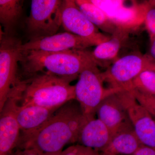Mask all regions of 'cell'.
<instances>
[{
  "instance_id": "obj_11",
  "label": "cell",
  "mask_w": 155,
  "mask_h": 155,
  "mask_svg": "<svg viewBox=\"0 0 155 155\" xmlns=\"http://www.w3.org/2000/svg\"><path fill=\"white\" fill-rule=\"evenodd\" d=\"M95 46L88 40L66 31L31 39L22 44V51L61 52L71 50H85Z\"/></svg>"
},
{
  "instance_id": "obj_12",
  "label": "cell",
  "mask_w": 155,
  "mask_h": 155,
  "mask_svg": "<svg viewBox=\"0 0 155 155\" xmlns=\"http://www.w3.org/2000/svg\"><path fill=\"white\" fill-rule=\"evenodd\" d=\"M16 102L14 95L10 94L0 111V155H12L19 142L21 130L15 116Z\"/></svg>"
},
{
  "instance_id": "obj_20",
  "label": "cell",
  "mask_w": 155,
  "mask_h": 155,
  "mask_svg": "<svg viewBox=\"0 0 155 155\" xmlns=\"http://www.w3.org/2000/svg\"><path fill=\"white\" fill-rule=\"evenodd\" d=\"M132 89L147 94L155 95V61L149 68L145 69L132 82Z\"/></svg>"
},
{
  "instance_id": "obj_29",
  "label": "cell",
  "mask_w": 155,
  "mask_h": 155,
  "mask_svg": "<svg viewBox=\"0 0 155 155\" xmlns=\"http://www.w3.org/2000/svg\"><path fill=\"white\" fill-rule=\"evenodd\" d=\"M147 1L152 5L155 7V0H147Z\"/></svg>"
},
{
  "instance_id": "obj_8",
  "label": "cell",
  "mask_w": 155,
  "mask_h": 155,
  "mask_svg": "<svg viewBox=\"0 0 155 155\" xmlns=\"http://www.w3.org/2000/svg\"><path fill=\"white\" fill-rule=\"evenodd\" d=\"M127 110L134 130L142 144L155 150V120L145 107L142 105L130 91L117 93Z\"/></svg>"
},
{
  "instance_id": "obj_25",
  "label": "cell",
  "mask_w": 155,
  "mask_h": 155,
  "mask_svg": "<svg viewBox=\"0 0 155 155\" xmlns=\"http://www.w3.org/2000/svg\"><path fill=\"white\" fill-rule=\"evenodd\" d=\"M62 155H81L79 144L69 147L62 151Z\"/></svg>"
},
{
  "instance_id": "obj_6",
  "label": "cell",
  "mask_w": 155,
  "mask_h": 155,
  "mask_svg": "<svg viewBox=\"0 0 155 155\" xmlns=\"http://www.w3.org/2000/svg\"><path fill=\"white\" fill-rule=\"evenodd\" d=\"M62 0H31L30 14L26 19L31 39L57 33L62 26Z\"/></svg>"
},
{
  "instance_id": "obj_1",
  "label": "cell",
  "mask_w": 155,
  "mask_h": 155,
  "mask_svg": "<svg viewBox=\"0 0 155 155\" xmlns=\"http://www.w3.org/2000/svg\"><path fill=\"white\" fill-rule=\"evenodd\" d=\"M87 120L78 102L69 101L40 127L21 132L17 149H34L42 153L63 151L65 145L78 141Z\"/></svg>"
},
{
  "instance_id": "obj_28",
  "label": "cell",
  "mask_w": 155,
  "mask_h": 155,
  "mask_svg": "<svg viewBox=\"0 0 155 155\" xmlns=\"http://www.w3.org/2000/svg\"><path fill=\"white\" fill-rule=\"evenodd\" d=\"M39 153L40 155H62V151L58 153H42L39 152Z\"/></svg>"
},
{
  "instance_id": "obj_26",
  "label": "cell",
  "mask_w": 155,
  "mask_h": 155,
  "mask_svg": "<svg viewBox=\"0 0 155 155\" xmlns=\"http://www.w3.org/2000/svg\"><path fill=\"white\" fill-rule=\"evenodd\" d=\"M79 147L81 155H100L99 152L96 150L80 144H79Z\"/></svg>"
},
{
  "instance_id": "obj_27",
  "label": "cell",
  "mask_w": 155,
  "mask_h": 155,
  "mask_svg": "<svg viewBox=\"0 0 155 155\" xmlns=\"http://www.w3.org/2000/svg\"><path fill=\"white\" fill-rule=\"evenodd\" d=\"M150 39V44L149 54L148 55L151 58L155 61V37Z\"/></svg>"
},
{
  "instance_id": "obj_16",
  "label": "cell",
  "mask_w": 155,
  "mask_h": 155,
  "mask_svg": "<svg viewBox=\"0 0 155 155\" xmlns=\"http://www.w3.org/2000/svg\"><path fill=\"white\" fill-rule=\"evenodd\" d=\"M126 31L119 29L107 40L96 46L91 54L98 66L109 67L117 60L123 41L127 35Z\"/></svg>"
},
{
  "instance_id": "obj_15",
  "label": "cell",
  "mask_w": 155,
  "mask_h": 155,
  "mask_svg": "<svg viewBox=\"0 0 155 155\" xmlns=\"http://www.w3.org/2000/svg\"><path fill=\"white\" fill-rule=\"evenodd\" d=\"M58 109L34 105L20 106L17 104V100L15 114L21 132L31 131L40 127L51 118Z\"/></svg>"
},
{
  "instance_id": "obj_4",
  "label": "cell",
  "mask_w": 155,
  "mask_h": 155,
  "mask_svg": "<svg viewBox=\"0 0 155 155\" xmlns=\"http://www.w3.org/2000/svg\"><path fill=\"white\" fill-rule=\"evenodd\" d=\"M75 86V100L87 119L95 117L97 109L106 97L119 91L106 88L102 72L94 61L81 72Z\"/></svg>"
},
{
  "instance_id": "obj_3",
  "label": "cell",
  "mask_w": 155,
  "mask_h": 155,
  "mask_svg": "<svg viewBox=\"0 0 155 155\" xmlns=\"http://www.w3.org/2000/svg\"><path fill=\"white\" fill-rule=\"evenodd\" d=\"M71 82L56 75L40 73L19 79L13 91L19 105L59 108L75 99V86L71 85Z\"/></svg>"
},
{
  "instance_id": "obj_19",
  "label": "cell",
  "mask_w": 155,
  "mask_h": 155,
  "mask_svg": "<svg viewBox=\"0 0 155 155\" xmlns=\"http://www.w3.org/2000/svg\"><path fill=\"white\" fill-rule=\"evenodd\" d=\"M23 0H0V22L7 34L22 14Z\"/></svg>"
},
{
  "instance_id": "obj_10",
  "label": "cell",
  "mask_w": 155,
  "mask_h": 155,
  "mask_svg": "<svg viewBox=\"0 0 155 155\" xmlns=\"http://www.w3.org/2000/svg\"><path fill=\"white\" fill-rule=\"evenodd\" d=\"M120 29L127 30L144 23L147 3L127 5V0H90Z\"/></svg>"
},
{
  "instance_id": "obj_18",
  "label": "cell",
  "mask_w": 155,
  "mask_h": 155,
  "mask_svg": "<svg viewBox=\"0 0 155 155\" xmlns=\"http://www.w3.org/2000/svg\"><path fill=\"white\" fill-rule=\"evenodd\" d=\"M78 8L86 18L104 32L113 35L119 28L105 13L90 0H75Z\"/></svg>"
},
{
  "instance_id": "obj_21",
  "label": "cell",
  "mask_w": 155,
  "mask_h": 155,
  "mask_svg": "<svg viewBox=\"0 0 155 155\" xmlns=\"http://www.w3.org/2000/svg\"><path fill=\"white\" fill-rule=\"evenodd\" d=\"M137 100L147 109L153 117H155V95L147 94L134 89L130 91Z\"/></svg>"
},
{
  "instance_id": "obj_24",
  "label": "cell",
  "mask_w": 155,
  "mask_h": 155,
  "mask_svg": "<svg viewBox=\"0 0 155 155\" xmlns=\"http://www.w3.org/2000/svg\"><path fill=\"white\" fill-rule=\"evenodd\" d=\"M11 155H40L39 153L37 150L34 149H17L15 152Z\"/></svg>"
},
{
  "instance_id": "obj_9",
  "label": "cell",
  "mask_w": 155,
  "mask_h": 155,
  "mask_svg": "<svg viewBox=\"0 0 155 155\" xmlns=\"http://www.w3.org/2000/svg\"><path fill=\"white\" fill-rule=\"evenodd\" d=\"M62 26L68 32L88 40L95 46L107 40L111 35L104 34L84 15L75 0H62Z\"/></svg>"
},
{
  "instance_id": "obj_2",
  "label": "cell",
  "mask_w": 155,
  "mask_h": 155,
  "mask_svg": "<svg viewBox=\"0 0 155 155\" xmlns=\"http://www.w3.org/2000/svg\"><path fill=\"white\" fill-rule=\"evenodd\" d=\"M94 61L91 52L71 50L61 52L23 51L20 62L25 79L40 73H46L72 81L88 64Z\"/></svg>"
},
{
  "instance_id": "obj_13",
  "label": "cell",
  "mask_w": 155,
  "mask_h": 155,
  "mask_svg": "<svg viewBox=\"0 0 155 155\" xmlns=\"http://www.w3.org/2000/svg\"><path fill=\"white\" fill-rule=\"evenodd\" d=\"M97 118L104 123L112 135L132 126L127 110L117 92L106 97L98 107Z\"/></svg>"
},
{
  "instance_id": "obj_17",
  "label": "cell",
  "mask_w": 155,
  "mask_h": 155,
  "mask_svg": "<svg viewBox=\"0 0 155 155\" xmlns=\"http://www.w3.org/2000/svg\"><path fill=\"white\" fill-rule=\"evenodd\" d=\"M141 145L131 126L114 134L100 155H133Z\"/></svg>"
},
{
  "instance_id": "obj_5",
  "label": "cell",
  "mask_w": 155,
  "mask_h": 155,
  "mask_svg": "<svg viewBox=\"0 0 155 155\" xmlns=\"http://www.w3.org/2000/svg\"><path fill=\"white\" fill-rule=\"evenodd\" d=\"M155 60L148 55L132 53L118 58L102 75L109 88L130 91L133 80L143 71L152 65Z\"/></svg>"
},
{
  "instance_id": "obj_7",
  "label": "cell",
  "mask_w": 155,
  "mask_h": 155,
  "mask_svg": "<svg viewBox=\"0 0 155 155\" xmlns=\"http://www.w3.org/2000/svg\"><path fill=\"white\" fill-rule=\"evenodd\" d=\"M0 43V111L17 83L18 64L22 59V44L2 32Z\"/></svg>"
},
{
  "instance_id": "obj_22",
  "label": "cell",
  "mask_w": 155,
  "mask_h": 155,
  "mask_svg": "<svg viewBox=\"0 0 155 155\" xmlns=\"http://www.w3.org/2000/svg\"><path fill=\"white\" fill-rule=\"evenodd\" d=\"M144 23L150 38L155 37V7L150 3L145 14Z\"/></svg>"
},
{
  "instance_id": "obj_23",
  "label": "cell",
  "mask_w": 155,
  "mask_h": 155,
  "mask_svg": "<svg viewBox=\"0 0 155 155\" xmlns=\"http://www.w3.org/2000/svg\"><path fill=\"white\" fill-rule=\"evenodd\" d=\"M133 155H155V150L142 144Z\"/></svg>"
},
{
  "instance_id": "obj_14",
  "label": "cell",
  "mask_w": 155,
  "mask_h": 155,
  "mask_svg": "<svg viewBox=\"0 0 155 155\" xmlns=\"http://www.w3.org/2000/svg\"><path fill=\"white\" fill-rule=\"evenodd\" d=\"M113 135L109 128L98 118L87 119L81 130L79 144L101 151L107 146Z\"/></svg>"
}]
</instances>
